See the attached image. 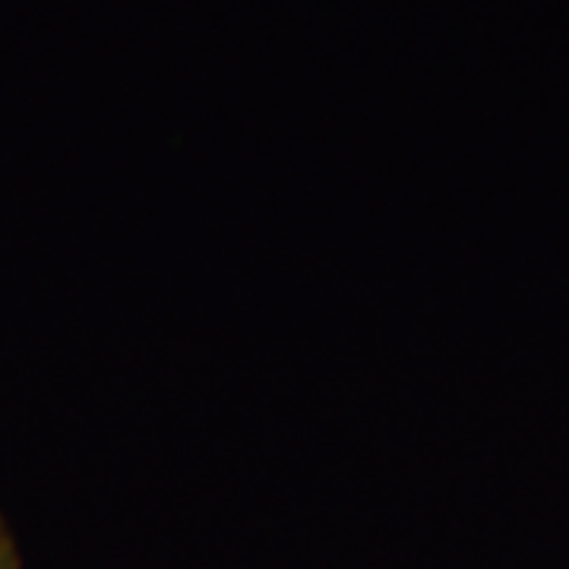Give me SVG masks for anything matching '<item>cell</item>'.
Listing matches in <instances>:
<instances>
[{"mask_svg":"<svg viewBox=\"0 0 569 569\" xmlns=\"http://www.w3.org/2000/svg\"><path fill=\"white\" fill-rule=\"evenodd\" d=\"M0 569H22L20 548H17L13 531L7 529L3 519H0Z\"/></svg>","mask_w":569,"mask_h":569,"instance_id":"obj_1","label":"cell"}]
</instances>
